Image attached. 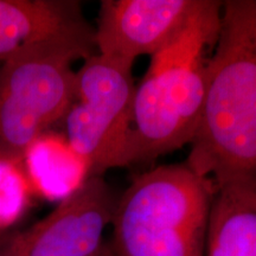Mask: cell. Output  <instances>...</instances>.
<instances>
[{
  "instance_id": "1",
  "label": "cell",
  "mask_w": 256,
  "mask_h": 256,
  "mask_svg": "<svg viewBox=\"0 0 256 256\" xmlns=\"http://www.w3.org/2000/svg\"><path fill=\"white\" fill-rule=\"evenodd\" d=\"M186 165L215 192L256 182V0L222 2L203 110Z\"/></svg>"
},
{
  "instance_id": "2",
  "label": "cell",
  "mask_w": 256,
  "mask_h": 256,
  "mask_svg": "<svg viewBox=\"0 0 256 256\" xmlns=\"http://www.w3.org/2000/svg\"><path fill=\"white\" fill-rule=\"evenodd\" d=\"M222 2L202 0L178 37L151 57L136 86L127 165L190 145L203 110L208 64L218 37Z\"/></svg>"
},
{
  "instance_id": "3",
  "label": "cell",
  "mask_w": 256,
  "mask_h": 256,
  "mask_svg": "<svg viewBox=\"0 0 256 256\" xmlns=\"http://www.w3.org/2000/svg\"><path fill=\"white\" fill-rule=\"evenodd\" d=\"M212 196L186 164L139 174L116 202L113 256H204Z\"/></svg>"
},
{
  "instance_id": "4",
  "label": "cell",
  "mask_w": 256,
  "mask_h": 256,
  "mask_svg": "<svg viewBox=\"0 0 256 256\" xmlns=\"http://www.w3.org/2000/svg\"><path fill=\"white\" fill-rule=\"evenodd\" d=\"M95 30L55 38L0 62V153L23 160L28 146L63 120L75 98L72 63L95 50Z\"/></svg>"
},
{
  "instance_id": "5",
  "label": "cell",
  "mask_w": 256,
  "mask_h": 256,
  "mask_svg": "<svg viewBox=\"0 0 256 256\" xmlns=\"http://www.w3.org/2000/svg\"><path fill=\"white\" fill-rule=\"evenodd\" d=\"M130 64L95 52L76 72L75 98L64 116L66 140L89 176L127 165L133 119Z\"/></svg>"
},
{
  "instance_id": "6",
  "label": "cell",
  "mask_w": 256,
  "mask_h": 256,
  "mask_svg": "<svg viewBox=\"0 0 256 256\" xmlns=\"http://www.w3.org/2000/svg\"><path fill=\"white\" fill-rule=\"evenodd\" d=\"M116 202L102 176H89L43 220L6 232L0 256H92L104 243Z\"/></svg>"
},
{
  "instance_id": "7",
  "label": "cell",
  "mask_w": 256,
  "mask_h": 256,
  "mask_svg": "<svg viewBox=\"0 0 256 256\" xmlns=\"http://www.w3.org/2000/svg\"><path fill=\"white\" fill-rule=\"evenodd\" d=\"M202 0H104L95 30V49L133 66L153 56L186 28Z\"/></svg>"
},
{
  "instance_id": "8",
  "label": "cell",
  "mask_w": 256,
  "mask_h": 256,
  "mask_svg": "<svg viewBox=\"0 0 256 256\" xmlns=\"http://www.w3.org/2000/svg\"><path fill=\"white\" fill-rule=\"evenodd\" d=\"M69 0H0V62L55 38L92 30Z\"/></svg>"
},
{
  "instance_id": "9",
  "label": "cell",
  "mask_w": 256,
  "mask_h": 256,
  "mask_svg": "<svg viewBox=\"0 0 256 256\" xmlns=\"http://www.w3.org/2000/svg\"><path fill=\"white\" fill-rule=\"evenodd\" d=\"M204 256H256V182L214 192Z\"/></svg>"
},
{
  "instance_id": "10",
  "label": "cell",
  "mask_w": 256,
  "mask_h": 256,
  "mask_svg": "<svg viewBox=\"0 0 256 256\" xmlns=\"http://www.w3.org/2000/svg\"><path fill=\"white\" fill-rule=\"evenodd\" d=\"M23 165L32 191L51 200L66 198L89 177L87 162L68 142L48 133L28 147Z\"/></svg>"
},
{
  "instance_id": "11",
  "label": "cell",
  "mask_w": 256,
  "mask_h": 256,
  "mask_svg": "<svg viewBox=\"0 0 256 256\" xmlns=\"http://www.w3.org/2000/svg\"><path fill=\"white\" fill-rule=\"evenodd\" d=\"M31 192L23 160L0 153V232H8L24 215Z\"/></svg>"
},
{
  "instance_id": "12",
  "label": "cell",
  "mask_w": 256,
  "mask_h": 256,
  "mask_svg": "<svg viewBox=\"0 0 256 256\" xmlns=\"http://www.w3.org/2000/svg\"><path fill=\"white\" fill-rule=\"evenodd\" d=\"M92 256H113V252H112V248L110 243H104L101 246V248L98 249V252H94Z\"/></svg>"
},
{
  "instance_id": "13",
  "label": "cell",
  "mask_w": 256,
  "mask_h": 256,
  "mask_svg": "<svg viewBox=\"0 0 256 256\" xmlns=\"http://www.w3.org/2000/svg\"><path fill=\"white\" fill-rule=\"evenodd\" d=\"M6 232H0V243H2V236H4V234H5Z\"/></svg>"
}]
</instances>
